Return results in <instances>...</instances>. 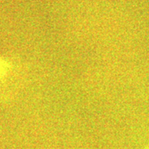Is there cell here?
<instances>
[{"instance_id":"cell-1","label":"cell","mask_w":149,"mask_h":149,"mask_svg":"<svg viewBox=\"0 0 149 149\" xmlns=\"http://www.w3.org/2000/svg\"><path fill=\"white\" fill-rule=\"evenodd\" d=\"M21 65L15 59L0 56V101L8 102L21 78Z\"/></svg>"},{"instance_id":"cell-2","label":"cell","mask_w":149,"mask_h":149,"mask_svg":"<svg viewBox=\"0 0 149 149\" xmlns=\"http://www.w3.org/2000/svg\"><path fill=\"white\" fill-rule=\"evenodd\" d=\"M147 149H149V147H148V148H147Z\"/></svg>"}]
</instances>
